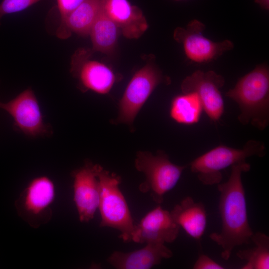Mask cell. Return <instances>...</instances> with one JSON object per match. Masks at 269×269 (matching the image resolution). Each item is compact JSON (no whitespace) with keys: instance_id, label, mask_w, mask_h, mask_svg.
<instances>
[{"instance_id":"obj_24","label":"cell","mask_w":269,"mask_h":269,"mask_svg":"<svg viewBox=\"0 0 269 269\" xmlns=\"http://www.w3.org/2000/svg\"><path fill=\"white\" fill-rule=\"evenodd\" d=\"M255 2L263 9H269V0H255Z\"/></svg>"},{"instance_id":"obj_12","label":"cell","mask_w":269,"mask_h":269,"mask_svg":"<svg viewBox=\"0 0 269 269\" xmlns=\"http://www.w3.org/2000/svg\"><path fill=\"white\" fill-rule=\"evenodd\" d=\"M180 229L170 212L158 204L147 213L139 223L134 224L132 241L139 244L171 243L178 237Z\"/></svg>"},{"instance_id":"obj_25","label":"cell","mask_w":269,"mask_h":269,"mask_svg":"<svg viewBox=\"0 0 269 269\" xmlns=\"http://www.w3.org/2000/svg\"></svg>"},{"instance_id":"obj_19","label":"cell","mask_w":269,"mask_h":269,"mask_svg":"<svg viewBox=\"0 0 269 269\" xmlns=\"http://www.w3.org/2000/svg\"><path fill=\"white\" fill-rule=\"evenodd\" d=\"M203 110L201 100L195 92L182 93L172 99L169 115L178 124L191 125L199 122Z\"/></svg>"},{"instance_id":"obj_18","label":"cell","mask_w":269,"mask_h":269,"mask_svg":"<svg viewBox=\"0 0 269 269\" xmlns=\"http://www.w3.org/2000/svg\"><path fill=\"white\" fill-rule=\"evenodd\" d=\"M119 28L102 8L92 25L89 35L93 50L111 54L116 46Z\"/></svg>"},{"instance_id":"obj_15","label":"cell","mask_w":269,"mask_h":269,"mask_svg":"<svg viewBox=\"0 0 269 269\" xmlns=\"http://www.w3.org/2000/svg\"><path fill=\"white\" fill-rule=\"evenodd\" d=\"M72 71L83 89L100 94L109 93L116 80L113 71L106 65L98 61L74 63Z\"/></svg>"},{"instance_id":"obj_23","label":"cell","mask_w":269,"mask_h":269,"mask_svg":"<svg viewBox=\"0 0 269 269\" xmlns=\"http://www.w3.org/2000/svg\"><path fill=\"white\" fill-rule=\"evenodd\" d=\"M194 269H224L225 268L215 262L208 256L202 254L199 256L195 262Z\"/></svg>"},{"instance_id":"obj_20","label":"cell","mask_w":269,"mask_h":269,"mask_svg":"<svg viewBox=\"0 0 269 269\" xmlns=\"http://www.w3.org/2000/svg\"><path fill=\"white\" fill-rule=\"evenodd\" d=\"M251 241L255 246L247 250H240L237 256L247 263L242 269H269V237L265 234L257 232L254 233Z\"/></svg>"},{"instance_id":"obj_14","label":"cell","mask_w":269,"mask_h":269,"mask_svg":"<svg viewBox=\"0 0 269 269\" xmlns=\"http://www.w3.org/2000/svg\"><path fill=\"white\" fill-rule=\"evenodd\" d=\"M172 256V251L164 244L150 242L143 248L131 252L115 251L107 261L117 269H149Z\"/></svg>"},{"instance_id":"obj_22","label":"cell","mask_w":269,"mask_h":269,"mask_svg":"<svg viewBox=\"0 0 269 269\" xmlns=\"http://www.w3.org/2000/svg\"><path fill=\"white\" fill-rule=\"evenodd\" d=\"M83 0H57V5L61 16L60 25L63 23L69 13L76 8Z\"/></svg>"},{"instance_id":"obj_7","label":"cell","mask_w":269,"mask_h":269,"mask_svg":"<svg viewBox=\"0 0 269 269\" xmlns=\"http://www.w3.org/2000/svg\"><path fill=\"white\" fill-rule=\"evenodd\" d=\"M55 197V187L46 176L33 179L15 202L19 216L34 228L47 223L51 218L50 205Z\"/></svg>"},{"instance_id":"obj_9","label":"cell","mask_w":269,"mask_h":269,"mask_svg":"<svg viewBox=\"0 0 269 269\" xmlns=\"http://www.w3.org/2000/svg\"><path fill=\"white\" fill-rule=\"evenodd\" d=\"M205 28L203 23L193 19L185 28L178 27L174 32V38L183 45L187 57L198 63L214 60L234 47L228 39L214 42L205 37L202 34Z\"/></svg>"},{"instance_id":"obj_1","label":"cell","mask_w":269,"mask_h":269,"mask_svg":"<svg viewBox=\"0 0 269 269\" xmlns=\"http://www.w3.org/2000/svg\"><path fill=\"white\" fill-rule=\"evenodd\" d=\"M231 172L227 181L218 184L220 193L219 209L222 220L220 233L210 235L211 239L223 249L221 257L228 260L233 249L238 246L249 244L254 234L250 226L245 191L241 175L250 170L246 161L231 166Z\"/></svg>"},{"instance_id":"obj_17","label":"cell","mask_w":269,"mask_h":269,"mask_svg":"<svg viewBox=\"0 0 269 269\" xmlns=\"http://www.w3.org/2000/svg\"><path fill=\"white\" fill-rule=\"evenodd\" d=\"M100 8L101 0H83L60 25L57 35L67 38L71 32L82 36L89 35Z\"/></svg>"},{"instance_id":"obj_2","label":"cell","mask_w":269,"mask_h":269,"mask_svg":"<svg viewBox=\"0 0 269 269\" xmlns=\"http://www.w3.org/2000/svg\"><path fill=\"white\" fill-rule=\"evenodd\" d=\"M226 96L236 102L240 113L239 121L251 124L261 131L269 122V69L267 65H258L241 77Z\"/></svg>"},{"instance_id":"obj_5","label":"cell","mask_w":269,"mask_h":269,"mask_svg":"<svg viewBox=\"0 0 269 269\" xmlns=\"http://www.w3.org/2000/svg\"><path fill=\"white\" fill-rule=\"evenodd\" d=\"M134 165L145 177V180L138 186L139 191L143 193H149L158 204L163 202L165 193L175 187L188 166L173 163L168 155L161 150L155 155L149 151H138Z\"/></svg>"},{"instance_id":"obj_6","label":"cell","mask_w":269,"mask_h":269,"mask_svg":"<svg viewBox=\"0 0 269 269\" xmlns=\"http://www.w3.org/2000/svg\"><path fill=\"white\" fill-rule=\"evenodd\" d=\"M160 71L148 63L135 73L119 103V114L114 122L132 126L139 111L155 88L160 83H168Z\"/></svg>"},{"instance_id":"obj_4","label":"cell","mask_w":269,"mask_h":269,"mask_svg":"<svg viewBox=\"0 0 269 269\" xmlns=\"http://www.w3.org/2000/svg\"><path fill=\"white\" fill-rule=\"evenodd\" d=\"M266 153L264 142L251 139L242 148L220 145L194 159L188 165L202 184H219L222 179L221 171L234 164L246 162L252 156L263 157Z\"/></svg>"},{"instance_id":"obj_16","label":"cell","mask_w":269,"mask_h":269,"mask_svg":"<svg viewBox=\"0 0 269 269\" xmlns=\"http://www.w3.org/2000/svg\"><path fill=\"white\" fill-rule=\"evenodd\" d=\"M175 221L186 233L199 240L204 233L207 225V214L204 204L195 202L190 196L184 198L170 212Z\"/></svg>"},{"instance_id":"obj_11","label":"cell","mask_w":269,"mask_h":269,"mask_svg":"<svg viewBox=\"0 0 269 269\" xmlns=\"http://www.w3.org/2000/svg\"><path fill=\"white\" fill-rule=\"evenodd\" d=\"M73 200L81 222L94 218L99 207L100 187L97 176V164L86 160L83 166L73 170Z\"/></svg>"},{"instance_id":"obj_13","label":"cell","mask_w":269,"mask_h":269,"mask_svg":"<svg viewBox=\"0 0 269 269\" xmlns=\"http://www.w3.org/2000/svg\"><path fill=\"white\" fill-rule=\"evenodd\" d=\"M101 6L126 38H138L148 27L142 10L128 0H101Z\"/></svg>"},{"instance_id":"obj_8","label":"cell","mask_w":269,"mask_h":269,"mask_svg":"<svg viewBox=\"0 0 269 269\" xmlns=\"http://www.w3.org/2000/svg\"><path fill=\"white\" fill-rule=\"evenodd\" d=\"M0 108L11 116L15 127L27 136H50L53 133L51 127L44 121L38 102L31 88L6 103L0 102Z\"/></svg>"},{"instance_id":"obj_3","label":"cell","mask_w":269,"mask_h":269,"mask_svg":"<svg viewBox=\"0 0 269 269\" xmlns=\"http://www.w3.org/2000/svg\"><path fill=\"white\" fill-rule=\"evenodd\" d=\"M97 176L100 187V227H110L120 232L125 243L132 241L134 223L127 202L120 188L121 177L97 164Z\"/></svg>"},{"instance_id":"obj_10","label":"cell","mask_w":269,"mask_h":269,"mask_svg":"<svg viewBox=\"0 0 269 269\" xmlns=\"http://www.w3.org/2000/svg\"><path fill=\"white\" fill-rule=\"evenodd\" d=\"M225 83L223 77L213 71L196 70L182 81V93L195 92L199 96L203 110L211 120L217 122L224 111V103L220 91Z\"/></svg>"},{"instance_id":"obj_21","label":"cell","mask_w":269,"mask_h":269,"mask_svg":"<svg viewBox=\"0 0 269 269\" xmlns=\"http://www.w3.org/2000/svg\"><path fill=\"white\" fill-rule=\"evenodd\" d=\"M40 0H2L0 3V20L7 14L21 11Z\"/></svg>"}]
</instances>
